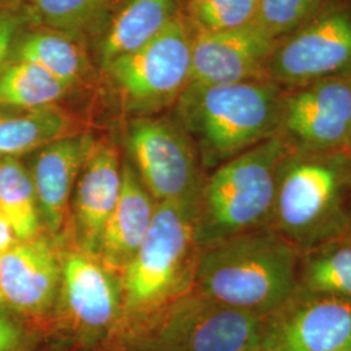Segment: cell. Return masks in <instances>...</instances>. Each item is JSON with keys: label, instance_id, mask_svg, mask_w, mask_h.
Returning <instances> with one entry per match:
<instances>
[{"label": "cell", "instance_id": "obj_15", "mask_svg": "<svg viewBox=\"0 0 351 351\" xmlns=\"http://www.w3.org/2000/svg\"><path fill=\"white\" fill-rule=\"evenodd\" d=\"M94 146L88 134H71L39 149L32 168L38 208L52 233L64 224L68 201L78 172Z\"/></svg>", "mask_w": 351, "mask_h": 351}, {"label": "cell", "instance_id": "obj_2", "mask_svg": "<svg viewBox=\"0 0 351 351\" xmlns=\"http://www.w3.org/2000/svg\"><path fill=\"white\" fill-rule=\"evenodd\" d=\"M350 211V150H289L278 169L271 228L302 254L346 237Z\"/></svg>", "mask_w": 351, "mask_h": 351}, {"label": "cell", "instance_id": "obj_3", "mask_svg": "<svg viewBox=\"0 0 351 351\" xmlns=\"http://www.w3.org/2000/svg\"><path fill=\"white\" fill-rule=\"evenodd\" d=\"M282 97L269 80L189 84L178 97V116L198 145L202 163L216 168L277 136Z\"/></svg>", "mask_w": 351, "mask_h": 351}, {"label": "cell", "instance_id": "obj_9", "mask_svg": "<svg viewBox=\"0 0 351 351\" xmlns=\"http://www.w3.org/2000/svg\"><path fill=\"white\" fill-rule=\"evenodd\" d=\"M351 72V12L329 8L277 40L265 78L275 84L303 86Z\"/></svg>", "mask_w": 351, "mask_h": 351}, {"label": "cell", "instance_id": "obj_12", "mask_svg": "<svg viewBox=\"0 0 351 351\" xmlns=\"http://www.w3.org/2000/svg\"><path fill=\"white\" fill-rule=\"evenodd\" d=\"M276 43L254 23L226 32H194L189 84L207 86L267 80L265 66Z\"/></svg>", "mask_w": 351, "mask_h": 351}, {"label": "cell", "instance_id": "obj_11", "mask_svg": "<svg viewBox=\"0 0 351 351\" xmlns=\"http://www.w3.org/2000/svg\"><path fill=\"white\" fill-rule=\"evenodd\" d=\"M261 351H351V297L300 288L264 317Z\"/></svg>", "mask_w": 351, "mask_h": 351}, {"label": "cell", "instance_id": "obj_14", "mask_svg": "<svg viewBox=\"0 0 351 351\" xmlns=\"http://www.w3.org/2000/svg\"><path fill=\"white\" fill-rule=\"evenodd\" d=\"M121 182L117 150L111 145L94 143L82 165L75 198L77 232L88 252L99 250L101 233L119 199Z\"/></svg>", "mask_w": 351, "mask_h": 351}, {"label": "cell", "instance_id": "obj_26", "mask_svg": "<svg viewBox=\"0 0 351 351\" xmlns=\"http://www.w3.org/2000/svg\"><path fill=\"white\" fill-rule=\"evenodd\" d=\"M322 0H258L254 24L280 40L295 32L319 12Z\"/></svg>", "mask_w": 351, "mask_h": 351}, {"label": "cell", "instance_id": "obj_8", "mask_svg": "<svg viewBox=\"0 0 351 351\" xmlns=\"http://www.w3.org/2000/svg\"><path fill=\"white\" fill-rule=\"evenodd\" d=\"M294 152L351 149V72L284 94L277 133Z\"/></svg>", "mask_w": 351, "mask_h": 351}, {"label": "cell", "instance_id": "obj_5", "mask_svg": "<svg viewBox=\"0 0 351 351\" xmlns=\"http://www.w3.org/2000/svg\"><path fill=\"white\" fill-rule=\"evenodd\" d=\"M198 201L162 202L149 232L128 264L123 278L128 314H147L195 275L201 254L197 241Z\"/></svg>", "mask_w": 351, "mask_h": 351}, {"label": "cell", "instance_id": "obj_31", "mask_svg": "<svg viewBox=\"0 0 351 351\" xmlns=\"http://www.w3.org/2000/svg\"><path fill=\"white\" fill-rule=\"evenodd\" d=\"M348 239H351V211H350V221H349V229H348V234H346Z\"/></svg>", "mask_w": 351, "mask_h": 351}, {"label": "cell", "instance_id": "obj_7", "mask_svg": "<svg viewBox=\"0 0 351 351\" xmlns=\"http://www.w3.org/2000/svg\"><path fill=\"white\" fill-rule=\"evenodd\" d=\"M193 38V26L178 13L146 46L104 69L130 110H158L181 95L190 78Z\"/></svg>", "mask_w": 351, "mask_h": 351}, {"label": "cell", "instance_id": "obj_17", "mask_svg": "<svg viewBox=\"0 0 351 351\" xmlns=\"http://www.w3.org/2000/svg\"><path fill=\"white\" fill-rule=\"evenodd\" d=\"M155 213L150 194L129 164L123 167V182L117 203L101 233L99 250L106 265L125 269L146 237Z\"/></svg>", "mask_w": 351, "mask_h": 351}, {"label": "cell", "instance_id": "obj_32", "mask_svg": "<svg viewBox=\"0 0 351 351\" xmlns=\"http://www.w3.org/2000/svg\"><path fill=\"white\" fill-rule=\"evenodd\" d=\"M3 303H4V300H3V295H1V291H0V310H1V306H3Z\"/></svg>", "mask_w": 351, "mask_h": 351}, {"label": "cell", "instance_id": "obj_25", "mask_svg": "<svg viewBox=\"0 0 351 351\" xmlns=\"http://www.w3.org/2000/svg\"><path fill=\"white\" fill-rule=\"evenodd\" d=\"M258 0H204L189 3V23L194 32H226L250 25Z\"/></svg>", "mask_w": 351, "mask_h": 351}, {"label": "cell", "instance_id": "obj_18", "mask_svg": "<svg viewBox=\"0 0 351 351\" xmlns=\"http://www.w3.org/2000/svg\"><path fill=\"white\" fill-rule=\"evenodd\" d=\"M178 13L177 0H125L113 13L98 42L101 68L146 46Z\"/></svg>", "mask_w": 351, "mask_h": 351}, {"label": "cell", "instance_id": "obj_29", "mask_svg": "<svg viewBox=\"0 0 351 351\" xmlns=\"http://www.w3.org/2000/svg\"><path fill=\"white\" fill-rule=\"evenodd\" d=\"M17 242L19 239L16 237L10 221L5 219L3 213H0V255L4 251L11 249Z\"/></svg>", "mask_w": 351, "mask_h": 351}, {"label": "cell", "instance_id": "obj_20", "mask_svg": "<svg viewBox=\"0 0 351 351\" xmlns=\"http://www.w3.org/2000/svg\"><path fill=\"white\" fill-rule=\"evenodd\" d=\"M73 119L56 106L24 113H0V158L39 150L56 139L75 134Z\"/></svg>", "mask_w": 351, "mask_h": 351}, {"label": "cell", "instance_id": "obj_22", "mask_svg": "<svg viewBox=\"0 0 351 351\" xmlns=\"http://www.w3.org/2000/svg\"><path fill=\"white\" fill-rule=\"evenodd\" d=\"M69 90L45 68L30 62L4 65L0 77V104L36 110L53 106Z\"/></svg>", "mask_w": 351, "mask_h": 351}, {"label": "cell", "instance_id": "obj_23", "mask_svg": "<svg viewBox=\"0 0 351 351\" xmlns=\"http://www.w3.org/2000/svg\"><path fill=\"white\" fill-rule=\"evenodd\" d=\"M0 213L10 221L19 241L37 237L36 189L32 176L16 158H0Z\"/></svg>", "mask_w": 351, "mask_h": 351}, {"label": "cell", "instance_id": "obj_10", "mask_svg": "<svg viewBox=\"0 0 351 351\" xmlns=\"http://www.w3.org/2000/svg\"><path fill=\"white\" fill-rule=\"evenodd\" d=\"M128 145L145 186L159 203L199 199L204 181L199 159L182 126L137 119L129 125Z\"/></svg>", "mask_w": 351, "mask_h": 351}, {"label": "cell", "instance_id": "obj_13", "mask_svg": "<svg viewBox=\"0 0 351 351\" xmlns=\"http://www.w3.org/2000/svg\"><path fill=\"white\" fill-rule=\"evenodd\" d=\"M59 282L62 264L47 239L19 241L0 255V291L4 303L17 313H47Z\"/></svg>", "mask_w": 351, "mask_h": 351}, {"label": "cell", "instance_id": "obj_19", "mask_svg": "<svg viewBox=\"0 0 351 351\" xmlns=\"http://www.w3.org/2000/svg\"><path fill=\"white\" fill-rule=\"evenodd\" d=\"M8 62L38 64L69 88L88 73V56L78 37L47 27L24 32L16 40Z\"/></svg>", "mask_w": 351, "mask_h": 351}, {"label": "cell", "instance_id": "obj_35", "mask_svg": "<svg viewBox=\"0 0 351 351\" xmlns=\"http://www.w3.org/2000/svg\"><path fill=\"white\" fill-rule=\"evenodd\" d=\"M254 351H261V350H254Z\"/></svg>", "mask_w": 351, "mask_h": 351}, {"label": "cell", "instance_id": "obj_21", "mask_svg": "<svg viewBox=\"0 0 351 351\" xmlns=\"http://www.w3.org/2000/svg\"><path fill=\"white\" fill-rule=\"evenodd\" d=\"M298 287L351 297V239H333L300 254Z\"/></svg>", "mask_w": 351, "mask_h": 351}, {"label": "cell", "instance_id": "obj_33", "mask_svg": "<svg viewBox=\"0 0 351 351\" xmlns=\"http://www.w3.org/2000/svg\"><path fill=\"white\" fill-rule=\"evenodd\" d=\"M7 63H0V77H1V72H3V69H4V65Z\"/></svg>", "mask_w": 351, "mask_h": 351}, {"label": "cell", "instance_id": "obj_36", "mask_svg": "<svg viewBox=\"0 0 351 351\" xmlns=\"http://www.w3.org/2000/svg\"><path fill=\"white\" fill-rule=\"evenodd\" d=\"M350 151H351V149H350Z\"/></svg>", "mask_w": 351, "mask_h": 351}, {"label": "cell", "instance_id": "obj_1", "mask_svg": "<svg viewBox=\"0 0 351 351\" xmlns=\"http://www.w3.org/2000/svg\"><path fill=\"white\" fill-rule=\"evenodd\" d=\"M300 252L271 226L201 250L195 289L213 301L261 317L275 313L298 287Z\"/></svg>", "mask_w": 351, "mask_h": 351}, {"label": "cell", "instance_id": "obj_6", "mask_svg": "<svg viewBox=\"0 0 351 351\" xmlns=\"http://www.w3.org/2000/svg\"><path fill=\"white\" fill-rule=\"evenodd\" d=\"M264 317L213 301L194 288L177 295L134 336L137 351H254Z\"/></svg>", "mask_w": 351, "mask_h": 351}, {"label": "cell", "instance_id": "obj_28", "mask_svg": "<svg viewBox=\"0 0 351 351\" xmlns=\"http://www.w3.org/2000/svg\"><path fill=\"white\" fill-rule=\"evenodd\" d=\"M36 335L16 316L0 310V351H30Z\"/></svg>", "mask_w": 351, "mask_h": 351}, {"label": "cell", "instance_id": "obj_16", "mask_svg": "<svg viewBox=\"0 0 351 351\" xmlns=\"http://www.w3.org/2000/svg\"><path fill=\"white\" fill-rule=\"evenodd\" d=\"M65 313L72 326L85 333H99L112 326L119 297L107 271L85 254H71L62 264Z\"/></svg>", "mask_w": 351, "mask_h": 351}, {"label": "cell", "instance_id": "obj_30", "mask_svg": "<svg viewBox=\"0 0 351 351\" xmlns=\"http://www.w3.org/2000/svg\"><path fill=\"white\" fill-rule=\"evenodd\" d=\"M19 1H23V0H0V4H13Z\"/></svg>", "mask_w": 351, "mask_h": 351}, {"label": "cell", "instance_id": "obj_27", "mask_svg": "<svg viewBox=\"0 0 351 351\" xmlns=\"http://www.w3.org/2000/svg\"><path fill=\"white\" fill-rule=\"evenodd\" d=\"M33 19L23 1L0 4V63L10 60L16 40Z\"/></svg>", "mask_w": 351, "mask_h": 351}, {"label": "cell", "instance_id": "obj_4", "mask_svg": "<svg viewBox=\"0 0 351 351\" xmlns=\"http://www.w3.org/2000/svg\"><path fill=\"white\" fill-rule=\"evenodd\" d=\"M288 152L277 134L213 169L203 181L197 208L201 250L271 226L278 169Z\"/></svg>", "mask_w": 351, "mask_h": 351}, {"label": "cell", "instance_id": "obj_34", "mask_svg": "<svg viewBox=\"0 0 351 351\" xmlns=\"http://www.w3.org/2000/svg\"><path fill=\"white\" fill-rule=\"evenodd\" d=\"M198 1H204V0H189V3H198Z\"/></svg>", "mask_w": 351, "mask_h": 351}, {"label": "cell", "instance_id": "obj_24", "mask_svg": "<svg viewBox=\"0 0 351 351\" xmlns=\"http://www.w3.org/2000/svg\"><path fill=\"white\" fill-rule=\"evenodd\" d=\"M33 23L78 37L98 23L111 0H23Z\"/></svg>", "mask_w": 351, "mask_h": 351}]
</instances>
